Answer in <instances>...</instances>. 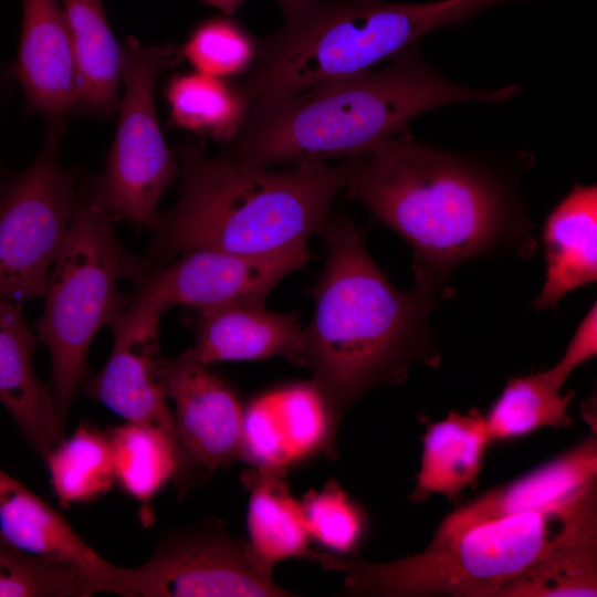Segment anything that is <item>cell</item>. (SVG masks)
I'll list each match as a JSON object with an SVG mask.
<instances>
[{"instance_id": "obj_14", "label": "cell", "mask_w": 597, "mask_h": 597, "mask_svg": "<svg viewBox=\"0 0 597 597\" xmlns=\"http://www.w3.org/2000/svg\"><path fill=\"white\" fill-rule=\"evenodd\" d=\"M338 425L312 380L272 388L244 406L242 459L286 472L291 464L333 452Z\"/></svg>"}, {"instance_id": "obj_30", "label": "cell", "mask_w": 597, "mask_h": 597, "mask_svg": "<svg viewBox=\"0 0 597 597\" xmlns=\"http://www.w3.org/2000/svg\"><path fill=\"white\" fill-rule=\"evenodd\" d=\"M301 503L312 542L327 553L357 557L367 530L366 514L335 480L306 492Z\"/></svg>"}, {"instance_id": "obj_12", "label": "cell", "mask_w": 597, "mask_h": 597, "mask_svg": "<svg viewBox=\"0 0 597 597\" xmlns=\"http://www.w3.org/2000/svg\"><path fill=\"white\" fill-rule=\"evenodd\" d=\"M163 373L181 450L176 482L185 484L192 470L210 475L241 460L244 406L232 386L186 352L164 359Z\"/></svg>"}, {"instance_id": "obj_11", "label": "cell", "mask_w": 597, "mask_h": 597, "mask_svg": "<svg viewBox=\"0 0 597 597\" xmlns=\"http://www.w3.org/2000/svg\"><path fill=\"white\" fill-rule=\"evenodd\" d=\"M308 260L307 242L262 255L192 249L136 280L128 307L144 302L165 310L176 304L195 310L264 304L270 292Z\"/></svg>"}, {"instance_id": "obj_4", "label": "cell", "mask_w": 597, "mask_h": 597, "mask_svg": "<svg viewBox=\"0 0 597 597\" xmlns=\"http://www.w3.org/2000/svg\"><path fill=\"white\" fill-rule=\"evenodd\" d=\"M181 186L175 206L148 229L156 268L192 249L262 255L322 234L352 157L338 165L303 163L284 169L206 155L193 142L177 148Z\"/></svg>"}, {"instance_id": "obj_18", "label": "cell", "mask_w": 597, "mask_h": 597, "mask_svg": "<svg viewBox=\"0 0 597 597\" xmlns=\"http://www.w3.org/2000/svg\"><path fill=\"white\" fill-rule=\"evenodd\" d=\"M38 337L20 305L0 297V402L43 460L64 439L50 387L35 376L32 356Z\"/></svg>"}, {"instance_id": "obj_13", "label": "cell", "mask_w": 597, "mask_h": 597, "mask_svg": "<svg viewBox=\"0 0 597 597\" xmlns=\"http://www.w3.org/2000/svg\"><path fill=\"white\" fill-rule=\"evenodd\" d=\"M165 311L151 302L129 306L111 327L114 344L106 364L84 380L81 394L127 422L164 430L179 443L159 353L158 326Z\"/></svg>"}, {"instance_id": "obj_29", "label": "cell", "mask_w": 597, "mask_h": 597, "mask_svg": "<svg viewBox=\"0 0 597 597\" xmlns=\"http://www.w3.org/2000/svg\"><path fill=\"white\" fill-rule=\"evenodd\" d=\"M100 593L83 569L25 553L0 533V597H88Z\"/></svg>"}, {"instance_id": "obj_20", "label": "cell", "mask_w": 597, "mask_h": 597, "mask_svg": "<svg viewBox=\"0 0 597 597\" xmlns=\"http://www.w3.org/2000/svg\"><path fill=\"white\" fill-rule=\"evenodd\" d=\"M546 275L534 301L554 308L569 292L597 279V187L576 184L547 216L542 229Z\"/></svg>"}, {"instance_id": "obj_27", "label": "cell", "mask_w": 597, "mask_h": 597, "mask_svg": "<svg viewBox=\"0 0 597 597\" xmlns=\"http://www.w3.org/2000/svg\"><path fill=\"white\" fill-rule=\"evenodd\" d=\"M596 593L597 519L504 585L495 597L596 596Z\"/></svg>"}, {"instance_id": "obj_21", "label": "cell", "mask_w": 597, "mask_h": 597, "mask_svg": "<svg viewBox=\"0 0 597 597\" xmlns=\"http://www.w3.org/2000/svg\"><path fill=\"white\" fill-rule=\"evenodd\" d=\"M78 85L77 112L113 118L123 84V45L116 41L102 0H61Z\"/></svg>"}, {"instance_id": "obj_22", "label": "cell", "mask_w": 597, "mask_h": 597, "mask_svg": "<svg viewBox=\"0 0 597 597\" xmlns=\"http://www.w3.org/2000/svg\"><path fill=\"white\" fill-rule=\"evenodd\" d=\"M484 415L476 408L467 413L450 412L430 422L422 438V454L410 500L421 502L431 494L455 498L478 483L489 444Z\"/></svg>"}, {"instance_id": "obj_32", "label": "cell", "mask_w": 597, "mask_h": 597, "mask_svg": "<svg viewBox=\"0 0 597 597\" xmlns=\"http://www.w3.org/2000/svg\"><path fill=\"white\" fill-rule=\"evenodd\" d=\"M597 353V308L589 310L568 343L563 357L551 367L553 373L566 381L570 373Z\"/></svg>"}, {"instance_id": "obj_1", "label": "cell", "mask_w": 597, "mask_h": 597, "mask_svg": "<svg viewBox=\"0 0 597 597\" xmlns=\"http://www.w3.org/2000/svg\"><path fill=\"white\" fill-rule=\"evenodd\" d=\"M343 190L407 241L415 286L436 294L467 261L534 248L512 178L475 157L421 144L410 132L352 157Z\"/></svg>"}, {"instance_id": "obj_16", "label": "cell", "mask_w": 597, "mask_h": 597, "mask_svg": "<svg viewBox=\"0 0 597 597\" xmlns=\"http://www.w3.org/2000/svg\"><path fill=\"white\" fill-rule=\"evenodd\" d=\"M193 345L186 353L210 366L222 362L283 357L304 365V327L294 313L264 304H224L199 308Z\"/></svg>"}, {"instance_id": "obj_25", "label": "cell", "mask_w": 597, "mask_h": 597, "mask_svg": "<svg viewBox=\"0 0 597 597\" xmlns=\"http://www.w3.org/2000/svg\"><path fill=\"white\" fill-rule=\"evenodd\" d=\"M166 97L170 126L228 144L237 137L251 107L239 85L197 71L170 77Z\"/></svg>"}, {"instance_id": "obj_5", "label": "cell", "mask_w": 597, "mask_h": 597, "mask_svg": "<svg viewBox=\"0 0 597 597\" xmlns=\"http://www.w3.org/2000/svg\"><path fill=\"white\" fill-rule=\"evenodd\" d=\"M527 0H297L259 42L239 84L252 104L373 70L420 45L430 32L460 25L488 8Z\"/></svg>"}, {"instance_id": "obj_33", "label": "cell", "mask_w": 597, "mask_h": 597, "mask_svg": "<svg viewBox=\"0 0 597 597\" xmlns=\"http://www.w3.org/2000/svg\"><path fill=\"white\" fill-rule=\"evenodd\" d=\"M205 2L221 9L226 13H232L237 10L244 0H203ZM282 9H285L296 2L297 0H276Z\"/></svg>"}, {"instance_id": "obj_34", "label": "cell", "mask_w": 597, "mask_h": 597, "mask_svg": "<svg viewBox=\"0 0 597 597\" xmlns=\"http://www.w3.org/2000/svg\"><path fill=\"white\" fill-rule=\"evenodd\" d=\"M11 80L6 73L4 67L0 71V113L3 107V103L6 102L7 95L9 93V84Z\"/></svg>"}, {"instance_id": "obj_31", "label": "cell", "mask_w": 597, "mask_h": 597, "mask_svg": "<svg viewBox=\"0 0 597 597\" xmlns=\"http://www.w3.org/2000/svg\"><path fill=\"white\" fill-rule=\"evenodd\" d=\"M180 49L195 71L227 78L249 70L259 42L238 21L216 17L200 22Z\"/></svg>"}, {"instance_id": "obj_9", "label": "cell", "mask_w": 597, "mask_h": 597, "mask_svg": "<svg viewBox=\"0 0 597 597\" xmlns=\"http://www.w3.org/2000/svg\"><path fill=\"white\" fill-rule=\"evenodd\" d=\"M61 135L46 127L38 157L19 172L0 174V297H43L70 230L81 181L59 157Z\"/></svg>"}, {"instance_id": "obj_7", "label": "cell", "mask_w": 597, "mask_h": 597, "mask_svg": "<svg viewBox=\"0 0 597 597\" xmlns=\"http://www.w3.org/2000/svg\"><path fill=\"white\" fill-rule=\"evenodd\" d=\"M84 179L66 240L46 280L42 316L35 323L38 339L51 355L50 390L63 425L88 374L91 343L128 308L130 295L119 291V282L139 280L156 268L151 260L133 255L119 244L113 220L88 200Z\"/></svg>"}, {"instance_id": "obj_26", "label": "cell", "mask_w": 597, "mask_h": 597, "mask_svg": "<svg viewBox=\"0 0 597 597\" xmlns=\"http://www.w3.org/2000/svg\"><path fill=\"white\" fill-rule=\"evenodd\" d=\"M564 381L552 369L509 380L484 420L492 442L528 434L544 427H568L573 391L562 394Z\"/></svg>"}, {"instance_id": "obj_2", "label": "cell", "mask_w": 597, "mask_h": 597, "mask_svg": "<svg viewBox=\"0 0 597 597\" xmlns=\"http://www.w3.org/2000/svg\"><path fill=\"white\" fill-rule=\"evenodd\" d=\"M521 92L519 84L475 88L452 82L421 57L417 45L379 69L254 101L222 154L264 168L345 160L409 133V123L431 109L461 103L500 105Z\"/></svg>"}, {"instance_id": "obj_23", "label": "cell", "mask_w": 597, "mask_h": 597, "mask_svg": "<svg viewBox=\"0 0 597 597\" xmlns=\"http://www.w3.org/2000/svg\"><path fill=\"white\" fill-rule=\"evenodd\" d=\"M286 472L252 465L240 480L249 493L247 527L249 544L270 567L289 558L314 562L301 500L291 492Z\"/></svg>"}, {"instance_id": "obj_17", "label": "cell", "mask_w": 597, "mask_h": 597, "mask_svg": "<svg viewBox=\"0 0 597 597\" xmlns=\"http://www.w3.org/2000/svg\"><path fill=\"white\" fill-rule=\"evenodd\" d=\"M597 475V441L589 437L523 476L493 488L448 514L434 538L448 537L481 524L537 511L578 492Z\"/></svg>"}, {"instance_id": "obj_19", "label": "cell", "mask_w": 597, "mask_h": 597, "mask_svg": "<svg viewBox=\"0 0 597 597\" xmlns=\"http://www.w3.org/2000/svg\"><path fill=\"white\" fill-rule=\"evenodd\" d=\"M0 533L17 548L86 572L113 591L117 566L101 557L50 504L0 469Z\"/></svg>"}, {"instance_id": "obj_28", "label": "cell", "mask_w": 597, "mask_h": 597, "mask_svg": "<svg viewBox=\"0 0 597 597\" xmlns=\"http://www.w3.org/2000/svg\"><path fill=\"white\" fill-rule=\"evenodd\" d=\"M50 482L60 504L87 503L115 484L113 454L105 432L82 422L45 458Z\"/></svg>"}, {"instance_id": "obj_24", "label": "cell", "mask_w": 597, "mask_h": 597, "mask_svg": "<svg viewBox=\"0 0 597 597\" xmlns=\"http://www.w3.org/2000/svg\"><path fill=\"white\" fill-rule=\"evenodd\" d=\"M113 454L115 484L139 502L143 521L150 522L151 499L181 470L179 443L164 430L134 422L105 431Z\"/></svg>"}, {"instance_id": "obj_8", "label": "cell", "mask_w": 597, "mask_h": 597, "mask_svg": "<svg viewBox=\"0 0 597 597\" xmlns=\"http://www.w3.org/2000/svg\"><path fill=\"white\" fill-rule=\"evenodd\" d=\"M124 94L104 167L84 179L88 200L113 221L149 228L166 190L180 176L176 154L163 136L155 105L158 75L184 57L180 46L148 45L129 36L123 44Z\"/></svg>"}, {"instance_id": "obj_10", "label": "cell", "mask_w": 597, "mask_h": 597, "mask_svg": "<svg viewBox=\"0 0 597 597\" xmlns=\"http://www.w3.org/2000/svg\"><path fill=\"white\" fill-rule=\"evenodd\" d=\"M112 594L126 597H289L248 541L219 523L167 533L154 555L135 567H117Z\"/></svg>"}, {"instance_id": "obj_15", "label": "cell", "mask_w": 597, "mask_h": 597, "mask_svg": "<svg viewBox=\"0 0 597 597\" xmlns=\"http://www.w3.org/2000/svg\"><path fill=\"white\" fill-rule=\"evenodd\" d=\"M23 92L25 109L41 114L62 136L77 112L78 85L73 46L57 0H23L19 50L4 67Z\"/></svg>"}, {"instance_id": "obj_6", "label": "cell", "mask_w": 597, "mask_h": 597, "mask_svg": "<svg viewBox=\"0 0 597 597\" xmlns=\"http://www.w3.org/2000/svg\"><path fill=\"white\" fill-rule=\"evenodd\" d=\"M596 480L547 507L432 537L420 553L387 563H368L317 552L315 562L344 574L350 596L495 597L523 574L597 519Z\"/></svg>"}, {"instance_id": "obj_3", "label": "cell", "mask_w": 597, "mask_h": 597, "mask_svg": "<svg viewBox=\"0 0 597 597\" xmlns=\"http://www.w3.org/2000/svg\"><path fill=\"white\" fill-rule=\"evenodd\" d=\"M322 234L325 261L304 327L303 366L341 421L374 387L404 380L413 362H434L428 317L437 294L396 287L349 218L329 217Z\"/></svg>"}]
</instances>
